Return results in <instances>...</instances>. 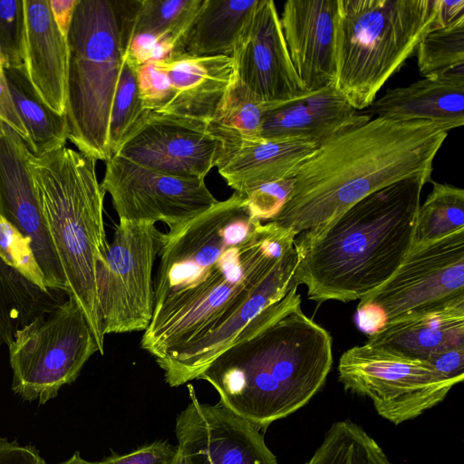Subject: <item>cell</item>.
I'll return each instance as SVG.
<instances>
[{
  "instance_id": "1",
  "label": "cell",
  "mask_w": 464,
  "mask_h": 464,
  "mask_svg": "<svg viewBox=\"0 0 464 464\" xmlns=\"http://www.w3.org/2000/svg\"><path fill=\"white\" fill-rule=\"evenodd\" d=\"M296 236L251 217L237 192L162 233L153 314L140 347L169 386L197 379L278 314L297 285Z\"/></svg>"
},
{
  "instance_id": "2",
  "label": "cell",
  "mask_w": 464,
  "mask_h": 464,
  "mask_svg": "<svg viewBox=\"0 0 464 464\" xmlns=\"http://www.w3.org/2000/svg\"><path fill=\"white\" fill-rule=\"evenodd\" d=\"M448 132L427 121L382 117L345 129L300 164L294 189L272 222L298 236L322 227L382 188L431 176Z\"/></svg>"
},
{
  "instance_id": "3",
  "label": "cell",
  "mask_w": 464,
  "mask_h": 464,
  "mask_svg": "<svg viewBox=\"0 0 464 464\" xmlns=\"http://www.w3.org/2000/svg\"><path fill=\"white\" fill-rule=\"evenodd\" d=\"M430 175H417L363 198L322 227L298 235L294 280L309 299H362L397 270L413 240L420 194Z\"/></svg>"
},
{
  "instance_id": "4",
  "label": "cell",
  "mask_w": 464,
  "mask_h": 464,
  "mask_svg": "<svg viewBox=\"0 0 464 464\" xmlns=\"http://www.w3.org/2000/svg\"><path fill=\"white\" fill-rule=\"evenodd\" d=\"M330 334L301 309L279 316L220 353L197 377L219 404L257 428L304 407L324 386L333 364Z\"/></svg>"
},
{
  "instance_id": "5",
  "label": "cell",
  "mask_w": 464,
  "mask_h": 464,
  "mask_svg": "<svg viewBox=\"0 0 464 464\" xmlns=\"http://www.w3.org/2000/svg\"><path fill=\"white\" fill-rule=\"evenodd\" d=\"M97 160L63 147L42 157L27 152L38 205L67 285L104 353L97 265L109 247L104 219L105 192L96 175Z\"/></svg>"
},
{
  "instance_id": "6",
  "label": "cell",
  "mask_w": 464,
  "mask_h": 464,
  "mask_svg": "<svg viewBox=\"0 0 464 464\" xmlns=\"http://www.w3.org/2000/svg\"><path fill=\"white\" fill-rule=\"evenodd\" d=\"M434 21L435 0H338L335 89L357 111L367 109Z\"/></svg>"
},
{
  "instance_id": "7",
  "label": "cell",
  "mask_w": 464,
  "mask_h": 464,
  "mask_svg": "<svg viewBox=\"0 0 464 464\" xmlns=\"http://www.w3.org/2000/svg\"><path fill=\"white\" fill-rule=\"evenodd\" d=\"M68 140L96 160L111 158V111L124 63L115 1L79 0L67 34Z\"/></svg>"
},
{
  "instance_id": "8",
  "label": "cell",
  "mask_w": 464,
  "mask_h": 464,
  "mask_svg": "<svg viewBox=\"0 0 464 464\" xmlns=\"http://www.w3.org/2000/svg\"><path fill=\"white\" fill-rule=\"evenodd\" d=\"M12 390L23 401L45 404L73 382L99 353L91 327L72 296L18 330L8 346Z\"/></svg>"
},
{
  "instance_id": "9",
  "label": "cell",
  "mask_w": 464,
  "mask_h": 464,
  "mask_svg": "<svg viewBox=\"0 0 464 464\" xmlns=\"http://www.w3.org/2000/svg\"><path fill=\"white\" fill-rule=\"evenodd\" d=\"M162 232L155 224L120 220L97 265V291L104 335L145 331L154 308L152 270Z\"/></svg>"
},
{
  "instance_id": "10",
  "label": "cell",
  "mask_w": 464,
  "mask_h": 464,
  "mask_svg": "<svg viewBox=\"0 0 464 464\" xmlns=\"http://www.w3.org/2000/svg\"><path fill=\"white\" fill-rule=\"evenodd\" d=\"M338 378L344 389L369 397L379 415L400 424L441 402L458 384L426 361L372 347L353 346L339 359Z\"/></svg>"
},
{
  "instance_id": "11",
  "label": "cell",
  "mask_w": 464,
  "mask_h": 464,
  "mask_svg": "<svg viewBox=\"0 0 464 464\" xmlns=\"http://www.w3.org/2000/svg\"><path fill=\"white\" fill-rule=\"evenodd\" d=\"M105 162L101 186L111 196L119 220L162 222L170 230L218 201L203 178L154 171L118 154Z\"/></svg>"
},
{
  "instance_id": "12",
  "label": "cell",
  "mask_w": 464,
  "mask_h": 464,
  "mask_svg": "<svg viewBox=\"0 0 464 464\" xmlns=\"http://www.w3.org/2000/svg\"><path fill=\"white\" fill-rule=\"evenodd\" d=\"M464 298V230L411 247L394 274L360 299L382 308L387 323Z\"/></svg>"
},
{
  "instance_id": "13",
  "label": "cell",
  "mask_w": 464,
  "mask_h": 464,
  "mask_svg": "<svg viewBox=\"0 0 464 464\" xmlns=\"http://www.w3.org/2000/svg\"><path fill=\"white\" fill-rule=\"evenodd\" d=\"M188 391L190 402L175 426L187 464H278L259 428L219 403L200 402L191 384Z\"/></svg>"
},
{
  "instance_id": "14",
  "label": "cell",
  "mask_w": 464,
  "mask_h": 464,
  "mask_svg": "<svg viewBox=\"0 0 464 464\" xmlns=\"http://www.w3.org/2000/svg\"><path fill=\"white\" fill-rule=\"evenodd\" d=\"M117 154L154 171L205 179L224 148L203 122L150 112Z\"/></svg>"
},
{
  "instance_id": "15",
  "label": "cell",
  "mask_w": 464,
  "mask_h": 464,
  "mask_svg": "<svg viewBox=\"0 0 464 464\" xmlns=\"http://www.w3.org/2000/svg\"><path fill=\"white\" fill-rule=\"evenodd\" d=\"M29 149L0 124V213L28 240L46 287L67 295L61 263L44 224L27 165Z\"/></svg>"
},
{
  "instance_id": "16",
  "label": "cell",
  "mask_w": 464,
  "mask_h": 464,
  "mask_svg": "<svg viewBox=\"0 0 464 464\" xmlns=\"http://www.w3.org/2000/svg\"><path fill=\"white\" fill-rule=\"evenodd\" d=\"M232 59L236 74L264 102L279 103L306 92L292 63L272 0H259Z\"/></svg>"
},
{
  "instance_id": "17",
  "label": "cell",
  "mask_w": 464,
  "mask_h": 464,
  "mask_svg": "<svg viewBox=\"0 0 464 464\" xmlns=\"http://www.w3.org/2000/svg\"><path fill=\"white\" fill-rule=\"evenodd\" d=\"M338 0H288L280 18L286 46L305 92L334 85Z\"/></svg>"
},
{
  "instance_id": "18",
  "label": "cell",
  "mask_w": 464,
  "mask_h": 464,
  "mask_svg": "<svg viewBox=\"0 0 464 464\" xmlns=\"http://www.w3.org/2000/svg\"><path fill=\"white\" fill-rule=\"evenodd\" d=\"M372 118L354 109L334 85L283 102L265 112L263 140H300L319 146L337 133Z\"/></svg>"
},
{
  "instance_id": "19",
  "label": "cell",
  "mask_w": 464,
  "mask_h": 464,
  "mask_svg": "<svg viewBox=\"0 0 464 464\" xmlns=\"http://www.w3.org/2000/svg\"><path fill=\"white\" fill-rule=\"evenodd\" d=\"M165 74L166 98L158 112L205 124L211 119L236 71L227 56L177 55L157 62Z\"/></svg>"
},
{
  "instance_id": "20",
  "label": "cell",
  "mask_w": 464,
  "mask_h": 464,
  "mask_svg": "<svg viewBox=\"0 0 464 464\" xmlns=\"http://www.w3.org/2000/svg\"><path fill=\"white\" fill-rule=\"evenodd\" d=\"M376 117L427 121L447 131L464 124V63L389 89L367 108Z\"/></svg>"
},
{
  "instance_id": "21",
  "label": "cell",
  "mask_w": 464,
  "mask_h": 464,
  "mask_svg": "<svg viewBox=\"0 0 464 464\" xmlns=\"http://www.w3.org/2000/svg\"><path fill=\"white\" fill-rule=\"evenodd\" d=\"M25 18L24 66L41 100L65 115L68 44L59 30L49 0H24Z\"/></svg>"
},
{
  "instance_id": "22",
  "label": "cell",
  "mask_w": 464,
  "mask_h": 464,
  "mask_svg": "<svg viewBox=\"0 0 464 464\" xmlns=\"http://www.w3.org/2000/svg\"><path fill=\"white\" fill-rule=\"evenodd\" d=\"M366 343L410 359L464 347V298L388 322Z\"/></svg>"
},
{
  "instance_id": "23",
  "label": "cell",
  "mask_w": 464,
  "mask_h": 464,
  "mask_svg": "<svg viewBox=\"0 0 464 464\" xmlns=\"http://www.w3.org/2000/svg\"><path fill=\"white\" fill-rule=\"evenodd\" d=\"M317 147L300 140H263L241 148L217 168L234 192L246 196L264 184L294 177Z\"/></svg>"
},
{
  "instance_id": "24",
  "label": "cell",
  "mask_w": 464,
  "mask_h": 464,
  "mask_svg": "<svg viewBox=\"0 0 464 464\" xmlns=\"http://www.w3.org/2000/svg\"><path fill=\"white\" fill-rule=\"evenodd\" d=\"M258 3L259 0H203L179 40L178 55L232 58Z\"/></svg>"
},
{
  "instance_id": "25",
  "label": "cell",
  "mask_w": 464,
  "mask_h": 464,
  "mask_svg": "<svg viewBox=\"0 0 464 464\" xmlns=\"http://www.w3.org/2000/svg\"><path fill=\"white\" fill-rule=\"evenodd\" d=\"M269 104L261 101L235 73L207 123V130L223 144L220 164L241 148L263 140L262 122Z\"/></svg>"
},
{
  "instance_id": "26",
  "label": "cell",
  "mask_w": 464,
  "mask_h": 464,
  "mask_svg": "<svg viewBox=\"0 0 464 464\" xmlns=\"http://www.w3.org/2000/svg\"><path fill=\"white\" fill-rule=\"evenodd\" d=\"M14 108L27 131L30 151L42 157L65 147L68 125L65 115L52 111L34 89L25 66L5 68Z\"/></svg>"
},
{
  "instance_id": "27",
  "label": "cell",
  "mask_w": 464,
  "mask_h": 464,
  "mask_svg": "<svg viewBox=\"0 0 464 464\" xmlns=\"http://www.w3.org/2000/svg\"><path fill=\"white\" fill-rule=\"evenodd\" d=\"M202 2L203 0L117 1L123 53L130 37L141 34L170 38L178 44Z\"/></svg>"
},
{
  "instance_id": "28",
  "label": "cell",
  "mask_w": 464,
  "mask_h": 464,
  "mask_svg": "<svg viewBox=\"0 0 464 464\" xmlns=\"http://www.w3.org/2000/svg\"><path fill=\"white\" fill-rule=\"evenodd\" d=\"M430 182L432 189L418 208L411 247L464 230V190L447 183Z\"/></svg>"
},
{
  "instance_id": "29",
  "label": "cell",
  "mask_w": 464,
  "mask_h": 464,
  "mask_svg": "<svg viewBox=\"0 0 464 464\" xmlns=\"http://www.w3.org/2000/svg\"><path fill=\"white\" fill-rule=\"evenodd\" d=\"M150 112L142 106L136 70L124 60L111 111V157L118 153L126 140L144 123Z\"/></svg>"
},
{
  "instance_id": "30",
  "label": "cell",
  "mask_w": 464,
  "mask_h": 464,
  "mask_svg": "<svg viewBox=\"0 0 464 464\" xmlns=\"http://www.w3.org/2000/svg\"><path fill=\"white\" fill-rule=\"evenodd\" d=\"M416 53L422 77L464 63V19L430 29L419 43Z\"/></svg>"
},
{
  "instance_id": "31",
  "label": "cell",
  "mask_w": 464,
  "mask_h": 464,
  "mask_svg": "<svg viewBox=\"0 0 464 464\" xmlns=\"http://www.w3.org/2000/svg\"><path fill=\"white\" fill-rule=\"evenodd\" d=\"M0 257L10 267L44 291L45 280L28 240L0 213Z\"/></svg>"
},
{
  "instance_id": "32",
  "label": "cell",
  "mask_w": 464,
  "mask_h": 464,
  "mask_svg": "<svg viewBox=\"0 0 464 464\" xmlns=\"http://www.w3.org/2000/svg\"><path fill=\"white\" fill-rule=\"evenodd\" d=\"M0 53L5 60L6 68L24 66V0H0Z\"/></svg>"
},
{
  "instance_id": "33",
  "label": "cell",
  "mask_w": 464,
  "mask_h": 464,
  "mask_svg": "<svg viewBox=\"0 0 464 464\" xmlns=\"http://www.w3.org/2000/svg\"><path fill=\"white\" fill-rule=\"evenodd\" d=\"M295 185L290 177L259 186L246 195V208L256 219L272 221L288 200Z\"/></svg>"
},
{
  "instance_id": "34",
  "label": "cell",
  "mask_w": 464,
  "mask_h": 464,
  "mask_svg": "<svg viewBox=\"0 0 464 464\" xmlns=\"http://www.w3.org/2000/svg\"><path fill=\"white\" fill-rule=\"evenodd\" d=\"M177 42L150 34L130 37L124 49V60L135 70L150 62H161L177 56Z\"/></svg>"
},
{
  "instance_id": "35",
  "label": "cell",
  "mask_w": 464,
  "mask_h": 464,
  "mask_svg": "<svg viewBox=\"0 0 464 464\" xmlns=\"http://www.w3.org/2000/svg\"><path fill=\"white\" fill-rule=\"evenodd\" d=\"M177 447L167 441H154L127 454L113 453L91 464H170Z\"/></svg>"
},
{
  "instance_id": "36",
  "label": "cell",
  "mask_w": 464,
  "mask_h": 464,
  "mask_svg": "<svg viewBox=\"0 0 464 464\" xmlns=\"http://www.w3.org/2000/svg\"><path fill=\"white\" fill-rule=\"evenodd\" d=\"M5 68V60L0 53V124L10 127L28 147V134L13 103L6 81Z\"/></svg>"
},
{
  "instance_id": "37",
  "label": "cell",
  "mask_w": 464,
  "mask_h": 464,
  "mask_svg": "<svg viewBox=\"0 0 464 464\" xmlns=\"http://www.w3.org/2000/svg\"><path fill=\"white\" fill-rule=\"evenodd\" d=\"M425 361L438 372L458 383L464 379V347L433 353Z\"/></svg>"
},
{
  "instance_id": "38",
  "label": "cell",
  "mask_w": 464,
  "mask_h": 464,
  "mask_svg": "<svg viewBox=\"0 0 464 464\" xmlns=\"http://www.w3.org/2000/svg\"><path fill=\"white\" fill-rule=\"evenodd\" d=\"M0 464H47L33 445H20L16 440L0 438Z\"/></svg>"
},
{
  "instance_id": "39",
  "label": "cell",
  "mask_w": 464,
  "mask_h": 464,
  "mask_svg": "<svg viewBox=\"0 0 464 464\" xmlns=\"http://www.w3.org/2000/svg\"><path fill=\"white\" fill-rule=\"evenodd\" d=\"M356 323L362 332L372 335L387 324V316L382 308L375 304L359 303L356 312Z\"/></svg>"
},
{
  "instance_id": "40",
  "label": "cell",
  "mask_w": 464,
  "mask_h": 464,
  "mask_svg": "<svg viewBox=\"0 0 464 464\" xmlns=\"http://www.w3.org/2000/svg\"><path fill=\"white\" fill-rule=\"evenodd\" d=\"M464 19V0H435L433 28L446 27Z\"/></svg>"
},
{
  "instance_id": "41",
  "label": "cell",
  "mask_w": 464,
  "mask_h": 464,
  "mask_svg": "<svg viewBox=\"0 0 464 464\" xmlns=\"http://www.w3.org/2000/svg\"><path fill=\"white\" fill-rule=\"evenodd\" d=\"M79 0H49L53 19L60 32L67 37L72 14Z\"/></svg>"
},
{
  "instance_id": "42",
  "label": "cell",
  "mask_w": 464,
  "mask_h": 464,
  "mask_svg": "<svg viewBox=\"0 0 464 464\" xmlns=\"http://www.w3.org/2000/svg\"><path fill=\"white\" fill-rule=\"evenodd\" d=\"M59 464H91V462L82 459L79 451H75L68 459Z\"/></svg>"
},
{
  "instance_id": "43",
  "label": "cell",
  "mask_w": 464,
  "mask_h": 464,
  "mask_svg": "<svg viewBox=\"0 0 464 464\" xmlns=\"http://www.w3.org/2000/svg\"><path fill=\"white\" fill-rule=\"evenodd\" d=\"M170 464H187L182 453L177 447V452Z\"/></svg>"
}]
</instances>
